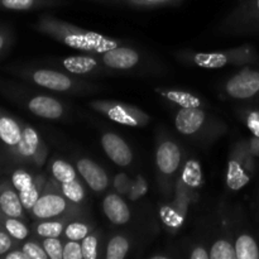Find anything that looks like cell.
I'll list each match as a JSON object with an SVG mask.
<instances>
[{"mask_svg": "<svg viewBox=\"0 0 259 259\" xmlns=\"http://www.w3.org/2000/svg\"><path fill=\"white\" fill-rule=\"evenodd\" d=\"M34 28L51 39L81 52L99 53L124 45L123 40L91 32L51 14L40 15L35 22Z\"/></svg>", "mask_w": 259, "mask_h": 259, "instance_id": "6da1fadb", "label": "cell"}, {"mask_svg": "<svg viewBox=\"0 0 259 259\" xmlns=\"http://www.w3.org/2000/svg\"><path fill=\"white\" fill-rule=\"evenodd\" d=\"M202 172L199 162L189 161L181 176L176 180L172 201L163 212V222L171 229H177L184 223L190 204L194 201L197 190L201 186Z\"/></svg>", "mask_w": 259, "mask_h": 259, "instance_id": "7a4b0ae2", "label": "cell"}, {"mask_svg": "<svg viewBox=\"0 0 259 259\" xmlns=\"http://www.w3.org/2000/svg\"><path fill=\"white\" fill-rule=\"evenodd\" d=\"M175 126L182 136L209 143L227 131L222 120L207 113V108L200 106L177 109Z\"/></svg>", "mask_w": 259, "mask_h": 259, "instance_id": "3957f363", "label": "cell"}, {"mask_svg": "<svg viewBox=\"0 0 259 259\" xmlns=\"http://www.w3.org/2000/svg\"><path fill=\"white\" fill-rule=\"evenodd\" d=\"M180 58L185 63L197 66L205 70H218L227 66H247L254 65L259 61V55L254 46L243 45L228 50L214 51V52H191L184 51L180 53Z\"/></svg>", "mask_w": 259, "mask_h": 259, "instance_id": "277c9868", "label": "cell"}, {"mask_svg": "<svg viewBox=\"0 0 259 259\" xmlns=\"http://www.w3.org/2000/svg\"><path fill=\"white\" fill-rule=\"evenodd\" d=\"M257 168V158L248 148L247 138L238 139L229 152L227 168V186L232 191L244 189L253 179Z\"/></svg>", "mask_w": 259, "mask_h": 259, "instance_id": "5b68a950", "label": "cell"}, {"mask_svg": "<svg viewBox=\"0 0 259 259\" xmlns=\"http://www.w3.org/2000/svg\"><path fill=\"white\" fill-rule=\"evenodd\" d=\"M182 162V152L174 139L159 138L156 149V166L161 190L166 195L174 194L176 174Z\"/></svg>", "mask_w": 259, "mask_h": 259, "instance_id": "8992f818", "label": "cell"}, {"mask_svg": "<svg viewBox=\"0 0 259 259\" xmlns=\"http://www.w3.org/2000/svg\"><path fill=\"white\" fill-rule=\"evenodd\" d=\"M223 34L233 37L259 34V0H243L219 25Z\"/></svg>", "mask_w": 259, "mask_h": 259, "instance_id": "52a82bcc", "label": "cell"}, {"mask_svg": "<svg viewBox=\"0 0 259 259\" xmlns=\"http://www.w3.org/2000/svg\"><path fill=\"white\" fill-rule=\"evenodd\" d=\"M19 73L23 78L34 85L55 93H80L85 88H89L86 83L73 77L75 75L72 73L52 68H25Z\"/></svg>", "mask_w": 259, "mask_h": 259, "instance_id": "ba28073f", "label": "cell"}, {"mask_svg": "<svg viewBox=\"0 0 259 259\" xmlns=\"http://www.w3.org/2000/svg\"><path fill=\"white\" fill-rule=\"evenodd\" d=\"M93 110L111 121L131 128H143L151 123V116L136 105L114 100H93L89 104Z\"/></svg>", "mask_w": 259, "mask_h": 259, "instance_id": "9c48e42d", "label": "cell"}, {"mask_svg": "<svg viewBox=\"0 0 259 259\" xmlns=\"http://www.w3.org/2000/svg\"><path fill=\"white\" fill-rule=\"evenodd\" d=\"M73 206L75 204L61 192L58 184L52 179L46 184L45 190L30 211V217L34 220L57 219L72 212Z\"/></svg>", "mask_w": 259, "mask_h": 259, "instance_id": "30bf717a", "label": "cell"}, {"mask_svg": "<svg viewBox=\"0 0 259 259\" xmlns=\"http://www.w3.org/2000/svg\"><path fill=\"white\" fill-rule=\"evenodd\" d=\"M223 96L234 101H253L259 99V67L243 66L229 76L222 85Z\"/></svg>", "mask_w": 259, "mask_h": 259, "instance_id": "8fae6325", "label": "cell"}, {"mask_svg": "<svg viewBox=\"0 0 259 259\" xmlns=\"http://www.w3.org/2000/svg\"><path fill=\"white\" fill-rule=\"evenodd\" d=\"M17 161L33 167H42L48 157V147L40 134L29 124H23V137L10 153Z\"/></svg>", "mask_w": 259, "mask_h": 259, "instance_id": "7c38bea8", "label": "cell"}, {"mask_svg": "<svg viewBox=\"0 0 259 259\" xmlns=\"http://www.w3.org/2000/svg\"><path fill=\"white\" fill-rule=\"evenodd\" d=\"M24 105L33 115L47 120H60L65 116L66 106L60 99L45 94H34L25 98Z\"/></svg>", "mask_w": 259, "mask_h": 259, "instance_id": "4fadbf2b", "label": "cell"}, {"mask_svg": "<svg viewBox=\"0 0 259 259\" xmlns=\"http://www.w3.org/2000/svg\"><path fill=\"white\" fill-rule=\"evenodd\" d=\"M101 147L113 163L119 167H126L133 162V151L131 146L115 133H104L101 136Z\"/></svg>", "mask_w": 259, "mask_h": 259, "instance_id": "5bb4252c", "label": "cell"}, {"mask_svg": "<svg viewBox=\"0 0 259 259\" xmlns=\"http://www.w3.org/2000/svg\"><path fill=\"white\" fill-rule=\"evenodd\" d=\"M76 169L94 192H104L109 187L110 180L105 169L88 157L76 161Z\"/></svg>", "mask_w": 259, "mask_h": 259, "instance_id": "9a60e30c", "label": "cell"}, {"mask_svg": "<svg viewBox=\"0 0 259 259\" xmlns=\"http://www.w3.org/2000/svg\"><path fill=\"white\" fill-rule=\"evenodd\" d=\"M154 91L158 94L162 100L166 101L174 109L194 108V106L207 108V104L204 100V98L192 93V91L175 88H159V86L154 88Z\"/></svg>", "mask_w": 259, "mask_h": 259, "instance_id": "2e32d148", "label": "cell"}, {"mask_svg": "<svg viewBox=\"0 0 259 259\" xmlns=\"http://www.w3.org/2000/svg\"><path fill=\"white\" fill-rule=\"evenodd\" d=\"M0 214L5 217L27 219V211L24 210L18 191L10 180L0 181Z\"/></svg>", "mask_w": 259, "mask_h": 259, "instance_id": "e0dca14e", "label": "cell"}, {"mask_svg": "<svg viewBox=\"0 0 259 259\" xmlns=\"http://www.w3.org/2000/svg\"><path fill=\"white\" fill-rule=\"evenodd\" d=\"M23 124L9 113L0 109V142L12 153L23 137Z\"/></svg>", "mask_w": 259, "mask_h": 259, "instance_id": "ac0fdd59", "label": "cell"}, {"mask_svg": "<svg viewBox=\"0 0 259 259\" xmlns=\"http://www.w3.org/2000/svg\"><path fill=\"white\" fill-rule=\"evenodd\" d=\"M103 211L110 223L115 225H124L129 223L132 214L128 204L123 196L116 192L109 194L103 201Z\"/></svg>", "mask_w": 259, "mask_h": 259, "instance_id": "d6986e66", "label": "cell"}, {"mask_svg": "<svg viewBox=\"0 0 259 259\" xmlns=\"http://www.w3.org/2000/svg\"><path fill=\"white\" fill-rule=\"evenodd\" d=\"M67 223V218L63 217L57 218V219L35 220L34 225H33V233L39 239H45V238H61Z\"/></svg>", "mask_w": 259, "mask_h": 259, "instance_id": "ffe728a7", "label": "cell"}, {"mask_svg": "<svg viewBox=\"0 0 259 259\" xmlns=\"http://www.w3.org/2000/svg\"><path fill=\"white\" fill-rule=\"evenodd\" d=\"M62 3V0H0V10L30 12L42 8L57 7Z\"/></svg>", "mask_w": 259, "mask_h": 259, "instance_id": "44dd1931", "label": "cell"}, {"mask_svg": "<svg viewBox=\"0 0 259 259\" xmlns=\"http://www.w3.org/2000/svg\"><path fill=\"white\" fill-rule=\"evenodd\" d=\"M0 225L18 244L27 240L30 235V229L25 220L19 219V218L5 217V215L0 214Z\"/></svg>", "mask_w": 259, "mask_h": 259, "instance_id": "7402d4cb", "label": "cell"}, {"mask_svg": "<svg viewBox=\"0 0 259 259\" xmlns=\"http://www.w3.org/2000/svg\"><path fill=\"white\" fill-rule=\"evenodd\" d=\"M237 259H259V244L249 233H242L234 240Z\"/></svg>", "mask_w": 259, "mask_h": 259, "instance_id": "603a6c76", "label": "cell"}, {"mask_svg": "<svg viewBox=\"0 0 259 259\" xmlns=\"http://www.w3.org/2000/svg\"><path fill=\"white\" fill-rule=\"evenodd\" d=\"M51 175L58 185L70 184L77 180V169L62 158H56L51 162Z\"/></svg>", "mask_w": 259, "mask_h": 259, "instance_id": "cb8c5ba5", "label": "cell"}, {"mask_svg": "<svg viewBox=\"0 0 259 259\" xmlns=\"http://www.w3.org/2000/svg\"><path fill=\"white\" fill-rule=\"evenodd\" d=\"M47 181L48 180L46 179L45 175H38L37 180H35L30 186H28L27 189H24L23 191L18 192L20 197V201H22L24 210L28 214H30L33 206H34V204L37 202V200L39 199L40 194H42L43 190H45Z\"/></svg>", "mask_w": 259, "mask_h": 259, "instance_id": "d4e9b609", "label": "cell"}, {"mask_svg": "<svg viewBox=\"0 0 259 259\" xmlns=\"http://www.w3.org/2000/svg\"><path fill=\"white\" fill-rule=\"evenodd\" d=\"M131 249V242L123 234L114 235L108 242L105 249L106 259H124L128 255Z\"/></svg>", "mask_w": 259, "mask_h": 259, "instance_id": "484cf974", "label": "cell"}, {"mask_svg": "<svg viewBox=\"0 0 259 259\" xmlns=\"http://www.w3.org/2000/svg\"><path fill=\"white\" fill-rule=\"evenodd\" d=\"M134 9H161V8L179 7L185 0H114Z\"/></svg>", "mask_w": 259, "mask_h": 259, "instance_id": "4316f807", "label": "cell"}, {"mask_svg": "<svg viewBox=\"0 0 259 259\" xmlns=\"http://www.w3.org/2000/svg\"><path fill=\"white\" fill-rule=\"evenodd\" d=\"M210 258L211 259H237L235 245L233 239L220 238L210 248Z\"/></svg>", "mask_w": 259, "mask_h": 259, "instance_id": "83f0119b", "label": "cell"}, {"mask_svg": "<svg viewBox=\"0 0 259 259\" xmlns=\"http://www.w3.org/2000/svg\"><path fill=\"white\" fill-rule=\"evenodd\" d=\"M93 230V227L86 222H81V220H78V222H68L65 230H63L62 237H65L66 239L81 242Z\"/></svg>", "mask_w": 259, "mask_h": 259, "instance_id": "f1b7e54d", "label": "cell"}, {"mask_svg": "<svg viewBox=\"0 0 259 259\" xmlns=\"http://www.w3.org/2000/svg\"><path fill=\"white\" fill-rule=\"evenodd\" d=\"M60 186L61 192L70 200L72 204L80 205L85 201L86 197V191L85 187H83L82 182H80V180H75V181L70 182V184H63L58 185Z\"/></svg>", "mask_w": 259, "mask_h": 259, "instance_id": "f546056e", "label": "cell"}, {"mask_svg": "<svg viewBox=\"0 0 259 259\" xmlns=\"http://www.w3.org/2000/svg\"><path fill=\"white\" fill-rule=\"evenodd\" d=\"M83 259H96L99 257V233L93 230L88 237L81 240Z\"/></svg>", "mask_w": 259, "mask_h": 259, "instance_id": "4dcf8cb0", "label": "cell"}, {"mask_svg": "<svg viewBox=\"0 0 259 259\" xmlns=\"http://www.w3.org/2000/svg\"><path fill=\"white\" fill-rule=\"evenodd\" d=\"M239 118L253 136L259 137V108L243 109L239 111Z\"/></svg>", "mask_w": 259, "mask_h": 259, "instance_id": "1f68e13d", "label": "cell"}, {"mask_svg": "<svg viewBox=\"0 0 259 259\" xmlns=\"http://www.w3.org/2000/svg\"><path fill=\"white\" fill-rule=\"evenodd\" d=\"M46 253L50 259H63V242L61 238H45L40 239Z\"/></svg>", "mask_w": 259, "mask_h": 259, "instance_id": "d6a6232c", "label": "cell"}, {"mask_svg": "<svg viewBox=\"0 0 259 259\" xmlns=\"http://www.w3.org/2000/svg\"><path fill=\"white\" fill-rule=\"evenodd\" d=\"M20 244H22L20 248L24 250V253L29 257V259H50L45 248H43L42 243H38L37 240L27 239L20 243Z\"/></svg>", "mask_w": 259, "mask_h": 259, "instance_id": "836d02e7", "label": "cell"}, {"mask_svg": "<svg viewBox=\"0 0 259 259\" xmlns=\"http://www.w3.org/2000/svg\"><path fill=\"white\" fill-rule=\"evenodd\" d=\"M147 192H148V184H147V180L144 179V176H142V175H138V176L133 180V184H132V187L131 190H129L126 197H128L131 201H137V200L142 199Z\"/></svg>", "mask_w": 259, "mask_h": 259, "instance_id": "e575fe53", "label": "cell"}, {"mask_svg": "<svg viewBox=\"0 0 259 259\" xmlns=\"http://www.w3.org/2000/svg\"><path fill=\"white\" fill-rule=\"evenodd\" d=\"M63 259H83L81 242L66 239L63 243Z\"/></svg>", "mask_w": 259, "mask_h": 259, "instance_id": "d590c367", "label": "cell"}, {"mask_svg": "<svg viewBox=\"0 0 259 259\" xmlns=\"http://www.w3.org/2000/svg\"><path fill=\"white\" fill-rule=\"evenodd\" d=\"M133 180L125 174H118L113 180V187L115 190L116 194L119 195H128L129 190H131Z\"/></svg>", "mask_w": 259, "mask_h": 259, "instance_id": "8d00e7d4", "label": "cell"}, {"mask_svg": "<svg viewBox=\"0 0 259 259\" xmlns=\"http://www.w3.org/2000/svg\"><path fill=\"white\" fill-rule=\"evenodd\" d=\"M18 243L5 232L4 228L0 225V259L3 258V255L7 254L9 250H12L13 248L18 247Z\"/></svg>", "mask_w": 259, "mask_h": 259, "instance_id": "74e56055", "label": "cell"}, {"mask_svg": "<svg viewBox=\"0 0 259 259\" xmlns=\"http://www.w3.org/2000/svg\"><path fill=\"white\" fill-rule=\"evenodd\" d=\"M13 35L8 28L0 27V57L9 50L10 45H12Z\"/></svg>", "mask_w": 259, "mask_h": 259, "instance_id": "f35d334b", "label": "cell"}, {"mask_svg": "<svg viewBox=\"0 0 259 259\" xmlns=\"http://www.w3.org/2000/svg\"><path fill=\"white\" fill-rule=\"evenodd\" d=\"M189 258L191 259H209L210 258V250L204 245H196L191 249L189 253Z\"/></svg>", "mask_w": 259, "mask_h": 259, "instance_id": "ab89813d", "label": "cell"}, {"mask_svg": "<svg viewBox=\"0 0 259 259\" xmlns=\"http://www.w3.org/2000/svg\"><path fill=\"white\" fill-rule=\"evenodd\" d=\"M2 259H29L27 254L24 253V250L18 245V247L13 248L12 250L7 253V254L3 255Z\"/></svg>", "mask_w": 259, "mask_h": 259, "instance_id": "60d3db41", "label": "cell"}, {"mask_svg": "<svg viewBox=\"0 0 259 259\" xmlns=\"http://www.w3.org/2000/svg\"><path fill=\"white\" fill-rule=\"evenodd\" d=\"M248 148L252 152L253 156L255 158H259V137L258 136H252L250 138H247Z\"/></svg>", "mask_w": 259, "mask_h": 259, "instance_id": "b9f144b4", "label": "cell"}, {"mask_svg": "<svg viewBox=\"0 0 259 259\" xmlns=\"http://www.w3.org/2000/svg\"><path fill=\"white\" fill-rule=\"evenodd\" d=\"M157 258L166 259V258H169V255H167V254H153V255H151V259H157Z\"/></svg>", "mask_w": 259, "mask_h": 259, "instance_id": "7bdbcfd3", "label": "cell"}]
</instances>
